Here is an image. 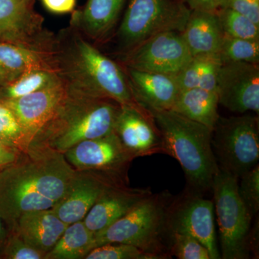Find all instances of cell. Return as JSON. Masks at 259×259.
<instances>
[{"instance_id": "6da1fadb", "label": "cell", "mask_w": 259, "mask_h": 259, "mask_svg": "<svg viewBox=\"0 0 259 259\" xmlns=\"http://www.w3.org/2000/svg\"><path fill=\"white\" fill-rule=\"evenodd\" d=\"M75 171L64 153L32 146L18 161L0 169V218L10 231L24 213L52 209Z\"/></svg>"}, {"instance_id": "7a4b0ae2", "label": "cell", "mask_w": 259, "mask_h": 259, "mask_svg": "<svg viewBox=\"0 0 259 259\" xmlns=\"http://www.w3.org/2000/svg\"><path fill=\"white\" fill-rule=\"evenodd\" d=\"M51 60L68 93L141 107L133 96L124 69L72 25L54 38Z\"/></svg>"}, {"instance_id": "3957f363", "label": "cell", "mask_w": 259, "mask_h": 259, "mask_svg": "<svg viewBox=\"0 0 259 259\" xmlns=\"http://www.w3.org/2000/svg\"><path fill=\"white\" fill-rule=\"evenodd\" d=\"M148 112L161 134L163 153L175 158L183 169L187 190L201 194L212 190L219 170L212 130L173 110Z\"/></svg>"}, {"instance_id": "277c9868", "label": "cell", "mask_w": 259, "mask_h": 259, "mask_svg": "<svg viewBox=\"0 0 259 259\" xmlns=\"http://www.w3.org/2000/svg\"><path fill=\"white\" fill-rule=\"evenodd\" d=\"M120 107L113 100L67 92L55 115L30 147L42 146L64 153L83 141L111 134Z\"/></svg>"}, {"instance_id": "5b68a950", "label": "cell", "mask_w": 259, "mask_h": 259, "mask_svg": "<svg viewBox=\"0 0 259 259\" xmlns=\"http://www.w3.org/2000/svg\"><path fill=\"white\" fill-rule=\"evenodd\" d=\"M173 196L167 191L151 194L113 224L94 233V248L107 243H125L171 258L167 211Z\"/></svg>"}, {"instance_id": "8992f818", "label": "cell", "mask_w": 259, "mask_h": 259, "mask_svg": "<svg viewBox=\"0 0 259 259\" xmlns=\"http://www.w3.org/2000/svg\"><path fill=\"white\" fill-rule=\"evenodd\" d=\"M239 179L219 168L213 181V204L217 217L221 258L247 259L252 218L238 194Z\"/></svg>"}, {"instance_id": "52a82bcc", "label": "cell", "mask_w": 259, "mask_h": 259, "mask_svg": "<svg viewBox=\"0 0 259 259\" xmlns=\"http://www.w3.org/2000/svg\"><path fill=\"white\" fill-rule=\"evenodd\" d=\"M190 12L182 0H129L117 33L121 54L160 32H182Z\"/></svg>"}, {"instance_id": "ba28073f", "label": "cell", "mask_w": 259, "mask_h": 259, "mask_svg": "<svg viewBox=\"0 0 259 259\" xmlns=\"http://www.w3.org/2000/svg\"><path fill=\"white\" fill-rule=\"evenodd\" d=\"M258 116H220L212 130V146L218 166L238 179L258 164Z\"/></svg>"}, {"instance_id": "9c48e42d", "label": "cell", "mask_w": 259, "mask_h": 259, "mask_svg": "<svg viewBox=\"0 0 259 259\" xmlns=\"http://www.w3.org/2000/svg\"><path fill=\"white\" fill-rule=\"evenodd\" d=\"M124 67L176 76L192 56L180 32H162L122 54Z\"/></svg>"}, {"instance_id": "30bf717a", "label": "cell", "mask_w": 259, "mask_h": 259, "mask_svg": "<svg viewBox=\"0 0 259 259\" xmlns=\"http://www.w3.org/2000/svg\"><path fill=\"white\" fill-rule=\"evenodd\" d=\"M166 224L170 234L190 235L208 249L211 259L221 258L216 241L214 204L203 194L186 189L178 197H174L167 211Z\"/></svg>"}, {"instance_id": "8fae6325", "label": "cell", "mask_w": 259, "mask_h": 259, "mask_svg": "<svg viewBox=\"0 0 259 259\" xmlns=\"http://www.w3.org/2000/svg\"><path fill=\"white\" fill-rule=\"evenodd\" d=\"M66 161L76 171L102 172L128 180L127 171L136 158L122 144L115 133L86 140L64 153Z\"/></svg>"}, {"instance_id": "7c38bea8", "label": "cell", "mask_w": 259, "mask_h": 259, "mask_svg": "<svg viewBox=\"0 0 259 259\" xmlns=\"http://www.w3.org/2000/svg\"><path fill=\"white\" fill-rule=\"evenodd\" d=\"M32 0H0V41L51 51L54 38L44 31Z\"/></svg>"}, {"instance_id": "4fadbf2b", "label": "cell", "mask_w": 259, "mask_h": 259, "mask_svg": "<svg viewBox=\"0 0 259 259\" xmlns=\"http://www.w3.org/2000/svg\"><path fill=\"white\" fill-rule=\"evenodd\" d=\"M216 93L219 104L236 113L259 112L258 64L223 63Z\"/></svg>"}, {"instance_id": "5bb4252c", "label": "cell", "mask_w": 259, "mask_h": 259, "mask_svg": "<svg viewBox=\"0 0 259 259\" xmlns=\"http://www.w3.org/2000/svg\"><path fill=\"white\" fill-rule=\"evenodd\" d=\"M129 180L95 171H76L62 198L53 211L66 224L83 221L102 192Z\"/></svg>"}, {"instance_id": "9a60e30c", "label": "cell", "mask_w": 259, "mask_h": 259, "mask_svg": "<svg viewBox=\"0 0 259 259\" xmlns=\"http://www.w3.org/2000/svg\"><path fill=\"white\" fill-rule=\"evenodd\" d=\"M114 132L137 158L163 153L159 130L151 114L144 107L120 105Z\"/></svg>"}, {"instance_id": "2e32d148", "label": "cell", "mask_w": 259, "mask_h": 259, "mask_svg": "<svg viewBox=\"0 0 259 259\" xmlns=\"http://www.w3.org/2000/svg\"><path fill=\"white\" fill-rule=\"evenodd\" d=\"M66 95V86L60 81L26 96L1 101L14 112L31 140L32 144L37 135L55 115Z\"/></svg>"}, {"instance_id": "e0dca14e", "label": "cell", "mask_w": 259, "mask_h": 259, "mask_svg": "<svg viewBox=\"0 0 259 259\" xmlns=\"http://www.w3.org/2000/svg\"><path fill=\"white\" fill-rule=\"evenodd\" d=\"M128 184H115L102 192L83 220L90 231L95 233L113 224L153 193L150 188H132Z\"/></svg>"}, {"instance_id": "ac0fdd59", "label": "cell", "mask_w": 259, "mask_h": 259, "mask_svg": "<svg viewBox=\"0 0 259 259\" xmlns=\"http://www.w3.org/2000/svg\"><path fill=\"white\" fill-rule=\"evenodd\" d=\"M136 102L148 111L169 110L180 90L172 75L138 71L124 67Z\"/></svg>"}, {"instance_id": "d6986e66", "label": "cell", "mask_w": 259, "mask_h": 259, "mask_svg": "<svg viewBox=\"0 0 259 259\" xmlns=\"http://www.w3.org/2000/svg\"><path fill=\"white\" fill-rule=\"evenodd\" d=\"M68 226L53 209H40L24 213L10 232L18 235L30 246L47 255Z\"/></svg>"}, {"instance_id": "ffe728a7", "label": "cell", "mask_w": 259, "mask_h": 259, "mask_svg": "<svg viewBox=\"0 0 259 259\" xmlns=\"http://www.w3.org/2000/svg\"><path fill=\"white\" fill-rule=\"evenodd\" d=\"M126 0H88L82 10L75 12L71 25L83 35L101 42L115 28Z\"/></svg>"}, {"instance_id": "44dd1931", "label": "cell", "mask_w": 259, "mask_h": 259, "mask_svg": "<svg viewBox=\"0 0 259 259\" xmlns=\"http://www.w3.org/2000/svg\"><path fill=\"white\" fill-rule=\"evenodd\" d=\"M180 33L192 56L219 54L224 36L215 12L191 11Z\"/></svg>"}, {"instance_id": "7402d4cb", "label": "cell", "mask_w": 259, "mask_h": 259, "mask_svg": "<svg viewBox=\"0 0 259 259\" xmlns=\"http://www.w3.org/2000/svg\"><path fill=\"white\" fill-rule=\"evenodd\" d=\"M54 66L51 51L0 41V85L35 68Z\"/></svg>"}, {"instance_id": "603a6c76", "label": "cell", "mask_w": 259, "mask_h": 259, "mask_svg": "<svg viewBox=\"0 0 259 259\" xmlns=\"http://www.w3.org/2000/svg\"><path fill=\"white\" fill-rule=\"evenodd\" d=\"M218 105L216 92L192 88L180 90L171 110L212 131L220 117Z\"/></svg>"}, {"instance_id": "cb8c5ba5", "label": "cell", "mask_w": 259, "mask_h": 259, "mask_svg": "<svg viewBox=\"0 0 259 259\" xmlns=\"http://www.w3.org/2000/svg\"><path fill=\"white\" fill-rule=\"evenodd\" d=\"M222 64L219 54L193 56L189 64L175 76L180 90L201 88L216 92Z\"/></svg>"}, {"instance_id": "d4e9b609", "label": "cell", "mask_w": 259, "mask_h": 259, "mask_svg": "<svg viewBox=\"0 0 259 259\" xmlns=\"http://www.w3.org/2000/svg\"><path fill=\"white\" fill-rule=\"evenodd\" d=\"M94 248V233L83 221L67 226L45 259H84Z\"/></svg>"}, {"instance_id": "484cf974", "label": "cell", "mask_w": 259, "mask_h": 259, "mask_svg": "<svg viewBox=\"0 0 259 259\" xmlns=\"http://www.w3.org/2000/svg\"><path fill=\"white\" fill-rule=\"evenodd\" d=\"M61 81L54 66L29 70L9 82L0 85V100H12L26 96Z\"/></svg>"}, {"instance_id": "4316f807", "label": "cell", "mask_w": 259, "mask_h": 259, "mask_svg": "<svg viewBox=\"0 0 259 259\" xmlns=\"http://www.w3.org/2000/svg\"><path fill=\"white\" fill-rule=\"evenodd\" d=\"M224 35L237 38L259 40V25L229 8H221L215 12Z\"/></svg>"}, {"instance_id": "83f0119b", "label": "cell", "mask_w": 259, "mask_h": 259, "mask_svg": "<svg viewBox=\"0 0 259 259\" xmlns=\"http://www.w3.org/2000/svg\"><path fill=\"white\" fill-rule=\"evenodd\" d=\"M218 54L223 63L244 62L258 64L259 40L237 38L224 35Z\"/></svg>"}, {"instance_id": "f1b7e54d", "label": "cell", "mask_w": 259, "mask_h": 259, "mask_svg": "<svg viewBox=\"0 0 259 259\" xmlns=\"http://www.w3.org/2000/svg\"><path fill=\"white\" fill-rule=\"evenodd\" d=\"M0 136L22 153L28 152L31 146L23 126L20 125L14 112L5 102L0 100Z\"/></svg>"}, {"instance_id": "f546056e", "label": "cell", "mask_w": 259, "mask_h": 259, "mask_svg": "<svg viewBox=\"0 0 259 259\" xmlns=\"http://www.w3.org/2000/svg\"><path fill=\"white\" fill-rule=\"evenodd\" d=\"M84 259H162L159 255L148 253L138 247L125 243H107L95 247Z\"/></svg>"}, {"instance_id": "4dcf8cb0", "label": "cell", "mask_w": 259, "mask_h": 259, "mask_svg": "<svg viewBox=\"0 0 259 259\" xmlns=\"http://www.w3.org/2000/svg\"><path fill=\"white\" fill-rule=\"evenodd\" d=\"M169 253L179 259H211L208 249L202 243L185 233H171Z\"/></svg>"}, {"instance_id": "1f68e13d", "label": "cell", "mask_w": 259, "mask_h": 259, "mask_svg": "<svg viewBox=\"0 0 259 259\" xmlns=\"http://www.w3.org/2000/svg\"><path fill=\"white\" fill-rule=\"evenodd\" d=\"M238 180V194L250 214L255 217L259 210V165L245 172Z\"/></svg>"}, {"instance_id": "d6a6232c", "label": "cell", "mask_w": 259, "mask_h": 259, "mask_svg": "<svg viewBox=\"0 0 259 259\" xmlns=\"http://www.w3.org/2000/svg\"><path fill=\"white\" fill-rule=\"evenodd\" d=\"M3 255L8 259H45L46 253L30 246L18 235L10 232Z\"/></svg>"}, {"instance_id": "836d02e7", "label": "cell", "mask_w": 259, "mask_h": 259, "mask_svg": "<svg viewBox=\"0 0 259 259\" xmlns=\"http://www.w3.org/2000/svg\"><path fill=\"white\" fill-rule=\"evenodd\" d=\"M221 8L234 10L259 25V0H223Z\"/></svg>"}, {"instance_id": "e575fe53", "label": "cell", "mask_w": 259, "mask_h": 259, "mask_svg": "<svg viewBox=\"0 0 259 259\" xmlns=\"http://www.w3.org/2000/svg\"><path fill=\"white\" fill-rule=\"evenodd\" d=\"M23 153L0 136V168L15 163Z\"/></svg>"}, {"instance_id": "d590c367", "label": "cell", "mask_w": 259, "mask_h": 259, "mask_svg": "<svg viewBox=\"0 0 259 259\" xmlns=\"http://www.w3.org/2000/svg\"><path fill=\"white\" fill-rule=\"evenodd\" d=\"M191 11L214 12L222 7L223 0H182Z\"/></svg>"}, {"instance_id": "8d00e7d4", "label": "cell", "mask_w": 259, "mask_h": 259, "mask_svg": "<svg viewBox=\"0 0 259 259\" xmlns=\"http://www.w3.org/2000/svg\"><path fill=\"white\" fill-rule=\"evenodd\" d=\"M42 3L49 12L55 14L71 13L76 6V0H42Z\"/></svg>"}, {"instance_id": "74e56055", "label": "cell", "mask_w": 259, "mask_h": 259, "mask_svg": "<svg viewBox=\"0 0 259 259\" xmlns=\"http://www.w3.org/2000/svg\"><path fill=\"white\" fill-rule=\"evenodd\" d=\"M248 248L250 253H253L255 256H258V221H255V224L250 228L248 236Z\"/></svg>"}, {"instance_id": "f35d334b", "label": "cell", "mask_w": 259, "mask_h": 259, "mask_svg": "<svg viewBox=\"0 0 259 259\" xmlns=\"http://www.w3.org/2000/svg\"><path fill=\"white\" fill-rule=\"evenodd\" d=\"M1 218H0V238H1L2 234H3V226H2Z\"/></svg>"}, {"instance_id": "ab89813d", "label": "cell", "mask_w": 259, "mask_h": 259, "mask_svg": "<svg viewBox=\"0 0 259 259\" xmlns=\"http://www.w3.org/2000/svg\"><path fill=\"white\" fill-rule=\"evenodd\" d=\"M2 168H0V169H1Z\"/></svg>"}]
</instances>
